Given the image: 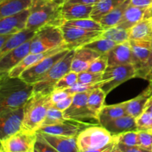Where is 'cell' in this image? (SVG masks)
Instances as JSON below:
<instances>
[{
	"label": "cell",
	"instance_id": "6da1fadb",
	"mask_svg": "<svg viewBox=\"0 0 152 152\" xmlns=\"http://www.w3.org/2000/svg\"><path fill=\"white\" fill-rule=\"evenodd\" d=\"M34 94V85L20 77L0 75V111L24 107Z\"/></svg>",
	"mask_w": 152,
	"mask_h": 152
},
{
	"label": "cell",
	"instance_id": "7a4b0ae2",
	"mask_svg": "<svg viewBox=\"0 0 152 152\" xmlns=\"http://www.w3.org/2000/svg\"><path fill=\"white\" fill-rule=\"evenodd\" d=\"M29 10L27 29L37 31L45 26L61 27L65 22L61 5L52 0H33Z\"/></svg>",
	"mask_w": 152,
	"mask_h": 152
},
{
	"label": "cell",
	"instance_id": "3957f363",
	"mask_svg": "<svg viewBox=\"0 0 152 152\" xmlns=\"http://www.w3.org/2000/svg\"><path fill=\"white\" fill-rule=\"evenodd\" d=\"M52 105L50 94L34 93L24 105V117L22 130L37 133L42 125L48 111Z\"/></svg>",
	"mask_w": 152,
	"mask_h": 152
},
{
	"label": "cell",
	"instance_id": "277c9868",
	"mask_svg": "<svg viewBox=\"0 0 152 152\" xmlns=\"http://www.w3.org/2000/svg\"><path fill=\"white\" fill-rule=\"evenodd\" d=\"M76 49H71L62 59L58 61L50 71L34 85V93L49 95L54 91L58 82L71 71V65Z\"/></svg>",
	"mask_w": 152,
	"mask_h": 152
},
{
	"label": "cell",
	"instance_id": "5b68a950",
	"mask_svg": "<svg viewBox=\"0 0 152 152\" xmlns=\"http://www.w3.org/2000/svg\"><path fill=\"white\" fill-rule=\"evenodd\" d=\"M80 151L107 148L114 142L111 134L103 126H93L83 129L77 137Z\"/></svg>",
	"mask_w": 152,
	"mask_h": 152
},
{
	"label": "cell",
	"instance_id": "8992f818",
	"mask_svg": "<svg viewBox=\"0 0 152 152\" xmlns=\"http://www.w3.org/2000/svg\"><path fill=\"white\" fill-rule=\"evenodd\" d=\"M63 45L65 43L60 27H43L37 31L31 39V53H42Z\"/></svg>",
	"mask_w": 152,
	"mask_h": 152
},
{
	"label": "cell",
	"instance_id": "52a82bcc",
	"mask_svg": "<svg viewBox=\"0 0 152 152\" xmlns=\"http://www.w3.org/2000/svg\"><path fill=\"white\" fill-rule=\"evenodd\" d=\"M135 77L136 73L132 64L108 66L102 75V86L101 88L108 95L119 86Z\"/></svg>",
	"mask_w": 152,
	"mask_h": 152
},
{
	"label": "cell",
	"instance_id": "ba28073f",
	"mask_svg": "<svg viewBox=\"0 0 152 152\" xmlns=\"http://www.w3.org/2000/svg\"><path fill=\"white\" fill-rule=\"evenodd\" d=\"M133 51V65L136 77L146 80L152 69V50L149 42L131 41Z\"/></svg>",
	"mask_w": 152,
	"mask_h": 152
},
{
	"label": "cell",
	"instance_id": "9c48e42d",
	"mask_svg": "<svg viewBox=\"0 0 152 152\" xmlns=\"http://www.w3.org/2000/svg\"><path fill=\"white\" fill-rule=\"evenodd\" d=\"M69 50L70 49H65L62 51L57 52L54 54L47 56L34 66L24 71L19 77L28 83L34 85L39 81L58 61L62 59Z\"/></svg>",
	"mask_w": 152,
	"mask_h": 152
},
{
	"label": "cell",
	"instance_id": "30bf717a",
	"mask_svg": "<svg viewBox=\"0 0 152 152\" xmlns=\"http://www.w3.org/2000/svg\"><path fill=\"white\" fill-rule=\"evenodd\" d=\"M90 92L75 94L74 99L69 108L63 111L67 121L78 122L86 120H94L98 122V117L91 111L88 106V98Z\"/></svg>",
	"mask_w": 152,
	"mask_h": 152
},
{
	"label": "cell",
	"instance_id": "8fae6325",
	"mask_svg": "<svg viewBox=\"0 0 152 152\" xmlns=\"http://www.w3.org/2000/svg\"><path fill=\"white\" fill-rule=\"evenodd\" d=\"M64 41L68 49L84 47L91 42L99 38L103 31H90L76 27L62 25L60 27Z\"/></svg>",
	"mask_w": 152,
	"mask_h": 152
},
{
	"label": "cell",
	"instance_id": "7c38bea8",
	"mask_svg": "<svg viewBox=\"0 0 152 152\" xmlns=\"http://www.w3.org/2000/svg\"><path fill=\"white\" fill-rule=\"evenodd\" d=\"M24 107L0 111V140L1 141L22 131Z\"/></svg>",
	"mask_w": 152,
	"mask_h": 152
},
{
	"label": "cell",
	"instance_id": "4fadbf2b",
	"mask_svg": "<svg viewBox=\"0 0 152 152\" xmlns=\"http://www.w3.org/2000/svg\"><path fill=\"white\" fill-rule=\"evenodd\" d=\"M37 133L20 131L10 137L1 141V151L3 152H22L34 148Z\"/></svg>",
	"mask_w": 152,
	"mask_h": 152
},
{
	"label": "cell",
	"instance_id": "5bb4252c",
	"mask_svg": "<svg viewBox=\"0 0 152 152\" xmlns=\"http://www.w3.org/2000/svg\"><path fill=\"white\" fill-rule=\"evenodd\" d=\"M31 39L13 49L0 59V75L8 74L25 56L31 53Z\"/></svg>",
	"mask_w": 152,
	"mask_h": 152
},
{
	"label": "cell",
	"instance_id": "9a60e30c",
	"mask_svg": "<svg viewBox=\"0 0 152 152\" xmlns=\"http://www.w3.org/2000/svg\"><path fill=\"white\" fill-rule=\"evenodd\" d=\"M152 17V5L137 7L129 5L126 9L123 19L117 27L123 29H130L140 22Z\"/></svg>",
	"mask_w": 152,
	"mask_h": 152
},
{
	"label": "cell",
	"instance_id": "2e32d148",
	"mask_svg": "<svg viewBox=\"0 0 152 152\" xmlns=\"http://www.w3.org/2000/svg\"><path fill=\"white\" fill-rule=\"evenodd\" d=\"M65 49H68V48L67 47L66 45H63L59 46V47L53 49V50H48V51L42 52V53H30L28 56H25L24 59H22L7 74L11 77H19L24 71H26L27 69H28L31 67L34 66V65L40 62L42 59H45V57L50 56L52 54H54V53H57V52L65 50Z\"/></svg>",
	"mask_w": 152,
	"mask_h": 152
},
{
	"label": "cell",
	"instance_id": "e0dca14e",
	"mask_svg": "<svg viewBox=\"0 0 152 152\" xmlns=\"http://www.w3.org/2000/svg\"><path fill=\"white\" fill-rule=\"evenodd\" d=\"M30 10L0 19V34H14L25 29Z\"/></svg>",
	"mask_w": 152,
	"mask_h": 152
},
{
	"label": "cell",
	"instance_id": "ac0fdd59",
	"mask_svg": "<svg viewBox=\"0 0 152 152\" xmlns=\"http://www.w3.org/2000/svg\"><path fill=\"white\" fill-rule=\"evenodd\" d=\"M83 129V127L80 125L65 121L57 124L41 126L37 131V133L53 136L77 137Z\"/></svg>",
	"mask_w": 152,
	"mask_h": 152
},
{
	"label": "cell",
	"instance_id": "d6986e66",
	"mask_svg": "<svg viewBox=\"0 0 152 152\" xmlns=\"http://www.w3.org/2000/svg\"><path fill=\"white\" fill-rule=\"evenodd\" d=\"M107 56L108 66L133 63V51L130 40L117 44L107 53Z\"/></svg>",
	"mask_w": 152,
	"mask_h": 152
},
{
	"label": "cell",
	"instance_id": "ffe728a7",
	"mask_svg": "<svg viewBox=\"0 0 152 152\" xmlns=\"http://www.w3.org/2000/svg\"><path fill=\"white\" fill-rule=\"evenodd\" d=\"M99 56H101L99 53L88 48L82 47L76 49L71 65V71L77 74L86 71L91 63Z\"/></svg>",
	"mask_w": 152,
	"mask_h": 152
},
{
	"label": "cell",
	"instance_id": "44dd1931",
	"mask_svg": "<svg viewBox=\"0 0 152 152\" xmlns=\"http://www.w3.org/2000/svg\"><path fill=\"white\" fill-rule=\"evenodd\" d=\"M93 6L77 3H65L61 5V14L65 21L88 19L91 14Z\"/></svg>",
	"mask_w": 152,
	"mask_h": 152
},
{
	"label": "cell",
	"instance_id": "7402d4cb",
	"mask_svg": "<svg viewBox=\"0 0 152 152\" xmlns=\"http://www.w3.org/2000/svg\"><path fill=\"white\" fill-rule=\"evenodd\" d=\"M39 134L58 152H80L77 145V137L53 136L45 134Z\"/></svg>",
	"mask_w": 152,
	"mask_h": 152
},
{
	"label": "cell",
	"instance_id": "603a6c76",
	"mask_svg": "<svg viewBox=\"0 0 152 152\" xmlns=\"http://www.w3.org/2000/svg\"><path fill=\"white\" fill-rule=\"evenodd\" d=\"M103 127L106 129L112 136L124 132L137 131L135 118L127 114L108 122L104 125Z\"/></svg>",
	"mask_w": 152,
	"mask_h": 152
},
{
	"label": "cell",
	"instance_id": "cb8c5ba5",
	"mask_svg": "<svg viewBox=\"0 0 152 152\" xmlns=\"http://www.w3.org/2000/svg\"><path fill=\"white\" fill-rule=\"evenodd\" d=\"M33 0H0V19L30 9Z\"/></svg>",
	"mask_w": 152,
	"mask_h": 152
},
{
	"label": "cell",
	"instance_id": "d4e9b609",
	"mask_svg": "<svg viewBox=\"0 0 152 152\" xmlns=\"http://www.w3.org/2000/svg\"><path fill=\"white\" fill-rule=\"evenodd\" d=\"M36 33H37L36 31H31L25 28L19 32L13 34L8 41L5 43V45L1 48H0V59L11 50L16 48L23 45L24 43L32 39Z\"/></svg>",
	"mask_w": 152,
	"mask_h": 152
},
{
	"label": "cell",
	"instance_id": "484cf974",
	"mask_svg": "<svg viewBox=\"0 0 152 152\" xmlns=\"http://www.w3.org/2000/svg\"><path fill=\"white\" fill-rule=\"evenodd\" d=\"M130 4V0H126L124 2L113 9L108 14L104 16L99 22L104 31L114 28V27H117L123 19V16L126 9L129 7Z\"/></svg>",
	"mask_w": 152,
	"mask_h": 152
},
{
	"label": "cell",
	"instance_id": "4316f807",
	"mask_svg": "<svg viewBox=\"0 0 152 152\" xmlns=\"http://www.w3.org/2000/svg\"><path fill=\"white\" fill-rule=\"evenodd\" d=\"M129 40L136 42H150L152 38L151 18L145 19L130 28Z\"/></svg>",
	"mask_w": 152,
	"mask_h": 152
},
{
	"label": "cell",
	"instance_id": "83f0119b",
	"mask_svg": "<svg viewBox=\"0 0 152 152\" xmlns=\"http://www.w3.org/2000/svg\"><path fill=\"white\" fill-rule=\"evenodd\" d=\"M151 95L148 92L146 89L143 91L138 96L130 100L126 101L124 102L125 109L127 115L137 118L138 116L140 115L144 111L145 104L149 99Z\"/></svg>",
	"mask_w": 152,
	"mask_h": 152
},
{
	"label": "cell",
	"instance_id": "f1b7e54d",
	"mask_svg": "<svg viewBox=\"0 0 152 152\" xmlns=\"http://www.w3.org/2000/svg\"><path fill=\"white\" fill-rule=\"evenodd\" d=\"M126 115L124 102L114 105H104L98 116V123L103 126L108 122Z\"/></svg>",
	"mask_w": 152,
	"mask_h": 152
},
{
	"label": "cell",
	"instance_id": "f546056e",
	"mask_svg": "<svg viewBox=\"0 0 152 152\" xmlns=\"http://www.w3.org/2000/svg\"><path fill=\"white\" fill-rule=\"evenodd\" d=\"M126 0H100L93 6L90 18L99 22L100 19Z\"/></svg>",
	"mask_w": 152,
	"mask_h": 152
},
{
	"label": "cell",
	"instance_id": "4dcf8cb0",
	"mask_svg": "<svg viewBox=\"0 0 152 152\" xmlns=\"http://www.w3.org/2000/svg\"><path fill=\"white\" fill-rule=\"evenodd\" d=\"M107 94L101 88H97L91 91L88 98V106L92 113L98 117L99 112L105 105V100Z\"/></svg>",
	"mask_w": 152,
	"mask_h": 152
},
{
	"label": "cell",
	"instance_id": "1f68e13d",
	"mask_svg": "<svg viewBox=\"0 0 152 152\" xmlns=\"http://www.w3.org/2000/svg\"><path fill=\"white\" fill-rule=\"evenodd\" d=\"M129 33L130 29H123L117 26L105 30L102 32L101 37L112 40L117 44H121L125 42L129 41Z\"/></svg>",
	"mask_w": 152,
	"mask_h": 152
},
{
	"label": "cell",
	"instance_id": "d6a6232c",
	"mask_svg": "<svg viewBox=\"0 0 152 152\" xmlns=\"http://www.w3.org/2000/svg\"><path fill=\"white\" fill-rule=\"evenodd\" d=\"M62 25L76 27V28H81V29L90 31H104L100 23L99 22H96V21L91 19V18L65 21Z\"/></svg>",
	"mask_w": 152,
	"mask_h": 152
},
{
	"label": "cell",
	"instance_id": "836d02e7",
	"mask_svg": "<svg viewBox=\"0 0 152 152\" xmlns=\"http://www.w3.org/2000/svg\"><path fill=\"white\" fill-rule=\"evenodd\" d=\"M117 45V43L112 40L102 38L100 37L99 38L91 42L90 43L85 45L84 47L92 49L100 55H105L107 54Z\"/></svg>",
	"mask_w": 152,
	"mask_h": 152
},
{
	"label": "cell",
	"instance_id": "e575fe53",
	"mask_svg": "<svg viewBox=\"0 0 152 152\" xmlns=\"http://www.w3.org/2000/svg\"><path fill=\"white\" fill-rule=\"evenodd\" d=\"M113 140L115 143H120L128 146L139 145V132L132 131L113 135Z\"/></svg>",
	"mask_w": 152,
	"mask_h": 152
},
{
	"label": "cell",
	"instance_id": "d590c367",
	"mask_svg": "<svg viewBox=\"0 0 152 152\" xmlns=\"http://www.w3.org/2000/svg\"><path fill=\"white\" fill-rule=\"evenodd\" d=\"M67 121L64 117L63 111L57 109L53 106H50L46 114L45 119L42 126H48V125H53L57 123H63Z\"/></svg>",
	"mask_w": 152,
	"mask_h": 152
},
{
	"label": "cell",
	"instance_id": "8d00e7d4",
	"mask_svg": "<svg viewBox=\"0 0 152 152\" xmlns=\"http://www.w3.org/2000/svg\"><path fill=\"white\" fill-rule=\"evenodd\" d=\"M77 83H78V74L71 71L58 82L55 86L54 91L66 90L72 87Z\"/></svg>",
	"mask_w": 152,
	"mask_h": 152
},
{
	"label": "cell",
	"instance_id": "74e56055",
	"mask_svg": "<svg viewBox=\"0 0 152 152\" xmlns=\"http://www.w3.org/2000/svg\"><path fill=\"white\" fill-rule=\"evenodd\" d=\"M135 120L138 132L152 131V115L148 111H143L140 115L135 118Z\"/></svg>",
	"mask_w": 152,
	"mask_h": 152
},
{
	"label": "cell",
	"instance_id": "f35d334b",
	"mask_svg": "<svg viewBox=\"0 0 152 152\" xmlns=\"http://www.w3.org/2000/svg\"><path fill=\"white\" fill-rule=\"evenodd\" d=\"M108 56L107 54L101 55L91 63L87 71L96 74H103L108 68Z\"/></svg>",
	"mask_w": 152,
	"mask_h": 152
},
{
	"label": "cell",
	"instance_id": "ab89813d",
	"mask_svg": "<svg viewBox=\"0 0 152 152\" xmlns=\"http://www.w3.org/2000/svg\"><path fill=\"white\" fill-rule=\"evenodd\" d=\"M102 81L98 83H93V84H83V83H77L72 87L66 89L65 91L71 94H75L83 93V92H91L97 88H102Z\"/></svg>",
	"mask_w": 152,
	"mask_h": 152
},
{
	"label": "cell",
	"instance_id": "60d3db41",
	"mask_svg": "<svg viewBox=\"0 0 152 152\" xmlns=\"http://www.w3.org/2000/svg\"><path fill=\"white\" fill-rule=\"evenodd\" d=\"M103 74H96L89 71H83L78 74V83L83 84H93L102 81Z\"/></svg>",
	"mask_w": 152,
	"mask_h": 152
},
{
	"label": "cell",
	"instance_id": "b9f144b4",
	"mask_svg": "<svg viewBox=\"0 0 152 152\" xmlns=\"http://www.w3.org/2000/svg\"><path fill=\"white\" fill-rule=\"evenodd\" d=\"M139 145L152 152V131L139 132Z\"/></svg>",
	"mask_w": 152,
	"mask_h": 152
},
{
	"label": "cell",
	"instance_id": "7bdbcfd3",
	"mask_svg": "<svg viewBox=\"0 0 152 152\" xmlns=\"http://www.w3.org/2000/svg\"><path fill=\"white\" fill-rule=\"evenodd\" d=\"M37 140H36L34 147H35L39 151V152H58L53 146H52V145H50L48 142H46L39 134L37 133Z\"/></svg>",
	"mask_w": 152,
	"mask_h": 152
},
{
	"label": "cell",
	"instance_id": "ee69618b",
	"mask_svg": "<svg viewBox=\"0 0 152 152\" xmlns=\"http://www.w3.org/2000/svg\"><path fill=\"white\" fill-rule=\"evenodd\" d=\"M71 94L67 92L65 90L53 91L50 94V100H51L52 105L59 102V101L62 100V99H65V98L68 97V96H71Z\"/></svg>",
	"mask_w": 152,
	"mask_h": 152
},
{
	"label": "cell",
	"instance_id": "f6af8a7d",
	"mask_svg": "<svg viewBox=\"0 0 152 152\" xmlns=\"http://www.w3.org/2000/svg\"><path fill=\"white\" fill-rule=\"evenodd\" d=\"M74 94H71V96H69L68 97L65 98V99H62V100L53 104L51 106L54 107V108H57V109L60 110V111H65V110L68 109L70 107V105H71V103H72L73 102V99H74Z\"/></svg>",
	"mask_w": 152,
	"mask_h": 152
},
{
	"label": "cell",
	"instance_id": "bcb514c9",
	"mask_svg": "<svg viewBox=\"0 0 152 152\" xmlns=\"http://www.w3.org/2000/svg\"><path fill=\"white\" fill-rule=\"evenodd\" d=\"M119 148L123 152H151L145 148H142L140 145H133V146H128L120 143H117Z\"/></svg>",
	"mask_w": 152,
	"mask_h": 152
},
{
	"label": "cell",
	"instance_id": "7dc6e473",
	"mask_svg": "<svg viewBox=\"0 0 152 152\" xmlns=\"http://www.w3.org/2000/svg\"><path fill=\"white\" fill-rule=\"evenodd\" d=\"M131 5L137 7H147L152 5V0H130Z\"/></svg>",
	"mask_w": 152,
	"mask_h": 152
},
{
	"label": "cell",
	"instance_id": "c3c4849f",
	"mask_svg": "<svg viewBox=\"0 0 152 152\" xmlns=\"http://www.w3.org/2000/svg\"><path fill=\"white\" fill-rule=\"evenodd\" d=\"M99 1H100V0H69V1H68L67 2L77 3V4H86V5L94 6L95 4H96V3Z\"/></svg>",
	"mask_w": 152,
	"mask_h": 152
},
{
	"label": "cell",
	"instance_id": "681fc988",
	"mask_svg": "<svg viewBox=\"0 0 152 152\" xmlns=\"http://www.w3.org/2000/svg\"><path fill=\"white\" fill-rule=\"evenodd\" d=\"M13 34H0V48L5 45Z\"/></svg>",
	"mask_w": 152,
	"mask_h": 152
},
{
	"label": "cell",
	"instance_id": "f907efd6",
	"mask_svg": "<svg viewBox=\"0 0 152 152\" xmlns=\"http://www.w3.org/2000/svg\"><path fill=\"white\" fill-rule=\"evenodd\" d=\"M146 80H148V83H149V85H148V86L145 89L148 91L149 94L151 95V96H152V69L151 70L149 74H148Z\"/></svg>",
	"mask_w": 152,
	"mask_h": 152
},
{
	"label": "cell",
	"instance_id": "816d5d0a",
	"mask_svg": "<svg viewBox=\"0 0 152 152\" xmlns=\"http://www.w3.org/2000/svg\"><path fill=\"white\" fill-rule=\"evenodd\" d=\"M144 111H148V113H150L152 115V96H150L149 99L147 101L145 108H144Z\"/></svg>",
	"mask_w": 152,
	"mask_h": 152
},
{
	"label": "cell",
	"instance_id": "f5cc1de1",
	"mask_svg": "<svg viewBox=\"0 0 152 152\" xmlns=\"http://www.w3.org/2000/svg\"><path fill=\"white\" fill-rule=\"evenodd\" d=\"M111 152H123V151H122L121 149H120V148H119V146H118V145H117V144L114 142V147H113V148H112V149H111Z\"/></svg>",
	"mask_w": 152,
	"mask_h": 152
},
{
	"label": "cell",
	"instance_id": "db71d44e",
	"mask_svg": "<svg viewBox=\"0 0 152 152\" xmlns=\"http://www.w3.org/2000/svg\"><path fill=\"white\" fill-rule=\"evenodd\" d=\"M107 147V148H108ZM106 148H99V149H93V150H88V151H82L80 152H102Z\"/></svg>",
	"mask_w": 152,
	"mask_h": 152
},
{
	"label": "cell",
	"instance_id": "11a10c76",
	"mask_svg": "<svg viewBox=\"0 0 152 152\" xmlns=\"http://www.w3.org/2000/svg\"><path fill=\"white\" fill-rule=\"evenodd\" d=\"M52 1L56 2V4H58L59 5H62V4H65V2H67V1H69V0H52Z\"/></svg>",
	"mask_w": 152,
	"mask_h": 152
},
{
	"label": "cell",
	"instance_id": "9f6ffc18",
	"mask_svg": "<svg viewBox=\"0 0 152 152\" xmlns=\"http://www.w3.org/2000/svg\"><path fill=\"white\" fill-rule=\"evenodd\" d=\"M114 142H113V143H111V145H110L108 147V148H105V149L104 150V151H102V152H111V149H112V148H113V147H114Z\"/></svg>",
	"mask_w": 152,
	"mask_h": 152
},
{
	"label": "cell",
	"instance_id": "6f0895ef",
	"mask_svg": "<svg viewBox=\"0 0 152 152\" xmlns=\"http://www.w3.org/2000/svg\"><path fill=\"white\" fill-rule=\"evenodd\" d=\"M149 46H150V48H151V50H152V38H151V39L150 40V42H149Z\"/></svg>",
	"mask_w": 152,
	"mask_h": 152
},
{
	"label": "cell",
	"instance_id": "680465c9",
	"mask_svg": "<svg viewBox=\"0 0 152 152\" xmlns=\"http://www.w3.org/2000/svg\"><path fill=\"white\" fill-rule=\"evenodd\" d=\"M34 152H39V151L38 150H37V148H35V147H34Z\"/></svg>",
	"mask_w": 152,
	"mask_h": 152
},
{
	"label": "cell",
	"instance_id": "91938a15",
	"mask_svg": "<svg viewBox=\"0 0 152 152\" xmlns=\"http://www.w3.org/2000/svg\"><path fill=\"white\" fill-rule=\"evenodd\" d=\"M22 152H34V149L29 150V151H22Z\"/></svg>",
	"mask_w": 152,
	"mask_h": 152
},
{
	"label": "cell",
	"instance_id": "94428289",
	"mask_svg": "<svg viewBox=\"0 0 152 152\" xmlns=\"http://www.w3.org/2000/svg\"><path fill=\"white\" fill-rule=\"evenodd\" d=\"M151 22H152V17H151Z\"/></svg>",
	"mask_w": 152,
	"mask_h": 152
},
{
	"label": "cell",
	"instance_id": "6125c7cd",
	"mask_svg": "<svg viewBox=\"0 0 152 152\" xmlns=\"http://www.w3.org/2000/svg\"><path fill=\"white\" fill-rule=\"evenodd\" d=\"M1 152H3V151H1Z\"/></svg>",
	"mask_w": 152,
	"mask_h": 152
}]
</instances>
